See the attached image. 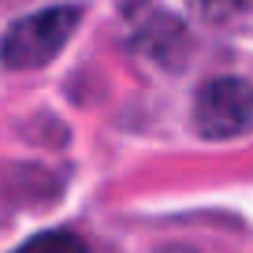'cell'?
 I'll return each mask as SVG.
<instances>
[{
    "label": "cell",
    "instance_id": "1",
    "mask_svg": "<svg viewBox=\"0 0 253 253\" xmlns=\"http://www.w3.org/2000/svg\"><path fill=\"white\" fill-rule=\"evenodd\" d=\"M82 11L75 4H56V8H41L34 15L19 19L8 26V34L0 38V63L11 71H30V67H45L75 34Z\"/></svg>",
    "mask_w": 253,
    "mask_h": 253
},
{
    "label": "cell",
    "instance_id": "2",
    "mask_svg": "<svg viewBox=\"0 0 253 253\" xmlns=\"http://www.w3.org/2000/svg\"><path fill=\"white\" fill-rule=\"evenodd\" d=\"M194 123L205 138H235L253 126V86L242 79H212L194 97Z\"/></svg>",
    "mask_w": 253,
    "mask_h": 253
},
{
    "label": "cell",
    "instance_id": "3",
    "mask_svg": "<svg viewBox=\"0 0 253 253\" xmlns=\"http://www.w3.org/2000/svg\"><path fill=\"white\" fill-rule=\"evenodd\" d=\"M15 253H89V246L71 231H45V235H34L30 242H23Z\"/></svg>",
    "mask_w": 253,
    "mask_h": 253
},
{
    "label": "cell",
    "instance_id": "4",
    "mask_svg": "<svg viewBox=\"0 0 253 253\" xmlns=\"http://www.w3.org/2000/svg\"><path fill=\"white\" fill-rule=\"evenodd\" d=\"M186 4L198 11V15L212 19V23H223V19H231V15H238V11H242L246 0H186Z\"/></svg>",
    "mask_w": 253,
    "mask_h": 253
},
{
    "label": "cell",
    "instance_id": "5",
    "mask_svg": "<svg viewBox=\"0 0 253 253\" xmlns=\"http://www.w3.org/2000/svg\"><path fill=\"white\" fill-rule=\"evenodd\" d=\"M164 253H190V250H164Z\"/></svg>",
    "mask_w": 253,
    "mask_h": 253
}]
</instances>
